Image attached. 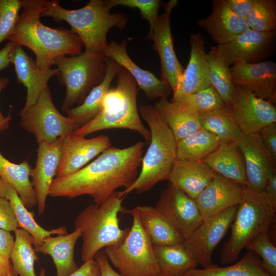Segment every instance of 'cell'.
Listing matches in <instances>:
<instances>
[{
	"label": "cell",
	"mask_w": 276,
	"mask_h": 276,
	"mask_svg": "<svg viewBox=\"0 0 276 276\" xmlns=\"http://www.w3.org/2000/svg\"><path fill=\"white\" fill-rule=\"evenodd\" d=\"M145 143L124 148L110 146L95 160L70 175L55 177L49 196L74 198L89 195L100 205L118 188H129L139 174Z\"/></svg>",
	"instance_id": "cell-1"
},
{
	"label": "cell",
	"mask_w": 276,
	"mask_h": 276,
	"mask_svg": "<svg viewBox=\"0 0 276 276\" xmlns=\"http://www.w3.org/2000/svg\"><path fill=\"white\" fill-rule=\"evenodd\" d=\"M42 3L43 0H22V10L8 39L31 50L37 65L48 70L52 68L58 57L81 54L84 44L71 30L44 25L40 19Z\"/></svg>",
	"instance_id": "cell-2"
},
{
	"label": "cell",
	"mask_w": 276,
	"mask_h": 276,
	"mask_svg": "<svg viewBox=\"0 0 276 276\" xmlns=\"http://www.w3.org/2000/svg\"><path fill=\"white\" fill-rule=\"evenodd\" d=\"M106 0H90L75 10L62 7L58 0H43L40 17L49 16L56 22L64 21L83 43L85 51L102 53L107 46V35L116 27L124 30L128 18L121 12L110 13Z\"/></svg>",
	"instance_id": "cell-3"
},
{
	"label": "cell",
	"mask_w": 276,
	"mask_h": 276,
	"mask_svg": "<svg viewBox=\"0 0 276 276\" xmlns=\"http://www.w3.org/2000/svg\"><path fill=\"white\" fill-rule=\"evenodd\" d=\"M150 132V145L143 156L141 169L135 181L118 192L120 197L135 191L140 194L150 190L158 182L168 179L177 160V141L172 130L154 105H144L139 109Z\"/></svg>",
	"instance_id": "cell-4"
},
{
	"label": "cell",
	"mask_w": 276,
	"mask_h": 276,
	"mask_svg": "<svg viewBox=\"0 0 276 276\" xmlns=\"http://www.w3.org/2000/svg\"><path fill=\"white\" fill-rule=\"evenodd\" d=\"M117 75V85L113 88H109L105 95L100 112L72 134L85 136L103 130L126 129L139 133L148 143L150 132L143 124L137 107L136 99L140 89L124 68L120 66Z\"/></svg>",
	"instance_id": "cell-5"
},
{
	"label": "cell",
	"mask_w": 276,
	"mask_h": 276,
	"mask_svg": "<svg viewBox=\"0 0 276 276\" xmlns=\"http://www.w3.org/2000/svg\"><path fill=\"white\" fill-rule=\"evenodd\" d=\"M123 198L116 191L100 205L89 204L77 215L74 225L81 232L83 262L94 259L99 251L119 244L126 237L129 228L122 229L118 217L126 210L122 206Z\"/></svg>",
	"instance_id": "cell-6"
},
{
	"label": "cell",
	"mask_w": 276,
	"mask_h": 276,
	"mask_svg": "<svg viewBox=\"0 0 276 276\" xmlns=\"http://www.w3.org/2000/svg\"><path fill=\"white\" fill-rule=\"evenodd\" d=\"M276 207L263 192L245 187L231 225V234L220 252L222 264L230 265L237 260L241 250L260 234L268 232L273 222Z\"/></svg>",
	"instance_id": "cell-7"
},
{
	"label": "cell",
	"mask_w": 276,
	"mask_h": 276,
	"mask_svg": "<svg viewBox=\"0 0 276 276\" xmlns=\"http://www.w3.org/2000/svg\"><path fill=\"white\" fill-rule=\"evenodd\" d=\"M59 83L66 93L61 105L65 112L81 104L90 91L103 80L106 72V57L102 53L85 51L74 56H62L54 61Z\"/></svg>",
	"instance_id": "cell-8"
},
{
	"label": "cell",
	"mask_w": 276,
	"mask_h": 276,
	"mask_svg": "<svg viewBox=\"0 0 276 276\" xmlns=\"http://www.w3.org/2000/svg\"><path fill=\"white\" fill-rule=\"evenodd\" d=\"M125 213L132 216V225L120 243L104 248L109 262L123 276H158L154 246L142 227L136 208L126 210Z\"/></svg>",
	"instance_id": "cell-9"
},
{
	"label": "cell",
	"mask_w": 276,
	"mask_h": 276,
	"mask_svg": "<svg viewBox=\"0 0 276 276\" xmlns=\"http://www.w3.org/2000/svg\"><path fill=\"white\" fill-rule=\"evenodd\" d=\"M20 116L21 127L34 135L38 144L54 143L78 129L69 117L58 110L49 86L40 93L34 105L22 109Z\"/></svg>",
	"instance_id": "cell-10"
},
{
	"label": "cell",
	"mask_w": 276,
	"mask_h": 276,
	"mask_svg": "<svg viewBox=\"0 0 276 276\" xmlns=\"http://www.w3.org/2000/svg\"><path fill=\"white\" fill-rule=\"evenodd\" d=\"M237 205L229 207L203 220L195 229L185 244L202 268L212 267V255L234 219Z\"/></svg>",
	"instance_id": "cell-11"
},
{
	"label": "cell",
	"mask_w": 276,
	"mask_h": 276,
	"mask_svg": "<svg viewBox=\"0 0 276 276\" xmlns=\"http://www.w3.org/2000/svg\"><path fill=\"white\" fill-rule=\"evenodd\" d=\"M177 0H171L164 5V12L159 15L151 29L148 39L153 41L152 47L157 52L160 61L161 79L170 85L173 94L176 90L185 68L178 61L174 50L171 30L170 15L177 5Z\"/></svg>",
	"instance_id": "cell-12"
},
{
	"label": "cell",
	"mask_w": 276,
	"mask_h": 276,
	"mask_svg": "<svg viewBox=\"0 0 276 276\" xmlns=\"http://www.w3.org/2000/svg\"><path fill=\"white\" fill-rule=\"evenodd\" d=\"M228 107L244 134H258L265 126L276 123L274 104L241 86L235 85L234 94Z\"/></svg>",
	"instance_id": "cell-13"
},
{
	"label": "cell",
	"mask_w": 276,
	"mask_h": 276,
	"mask_svg": "<svg viewBox=\"0 0 276 276\" xmlns=\"http://www.w3.org/2000/svg\"><path fill=\"white\" fill-rule=\"evenodd\" d=\"M155 207L185 240L202 221L195 200L170 182Z\"/></svg>",
	"instance_id": "cell-14"
},
{
	"label": "cell",
	"mask_w": 276,
	"mask_h": 276,
	"mask_svg": "<svg viewBox=\"0 0 276 276\" xmlns=\"http://www.w3.org/2000/svg\"><path fill=\"white\" fill-rule=\"evenodd\" d=\"M275 31L262 32L248 29L231 41L217 46L228 65L263 61L274 51Z\"/></svg>",
	"instance_id": "cell-15"
},
{
	"label": "cell",
	"mask_w": 276,
	"mask_h": 276,
	"mask_svg": "<svg viewBox=\"0 0 276 276\" xmlns=\"http://www.w3.org/2000/svg\"><path fill=\"white\" fill-rule=\"evenodd\" d=\"M111 146L108 136L101 134L88 139L72 133L64 137L60 163L56 177H61L79 170Z\"/></svg>",
	"instance_id": "cell-16"
},
{
	"label": "cell",
	"mask_w": 276,
	"mask_h": 276,
	"mask_svg": "<svg viewBox=\"0 0 276 276\" xmlns=\"http://www.w3.org/2000/svg\"><path fill=\"white\" fill-rule=\"evenodd\" d=\"M235 85L242 87L256 96L276 102V64L270 60L249 63L242 62L231 68Z\"/></svg>",
	"instance_id": "cell-17"
},
{
	"label": "cell",
	"mask_w": 276,
	"mask_h": 276,
	"mask_svg": "<svg viewBox=\"0 0 276 276\" xmlns=\"http://www.w3.org/2000/svg\"><path fill=\"white\" fill-rule=\"evenodd\" d=\"M244 160L246 187L264 191L270 174L276 171V162L266 149L258 134H242L237 142Z\"/></svg>",
	"instance_id": "cell-18"
},
{
	"label": "cell",
	"mask_w": 276,
	"mask_h": 276,
	"mask_svg": "<svg viewBox=\"0 0 276 276\" xmlns=\"http://www.w3.org/2000/svg\"><path fill=\"white\" fill-rule=\"evenodd\" d=\"M64 138L52 143L38 144L35 166L31 169L30 177L39 214L44 212L49 190L61 161Z\"/></svg>",
	"instance_id": "cell-19"
},
{
	"label": "cell",
	"mask_w": 276,
	"mask_h": 276,
	"mask_svg": "<svg viewBox=\"0 0 276 276\" xmlns=\"http://www.w3.org/2000/svg\"><path fill=\"white\" fill-rule=\"evenodd\" d=\"M127 43L126 39L122 40L121 42L112 40L108 44L103 54L124 68L148 99L152 100L168 97L172 91L169 83L164 80L158 79L151 72L139 67L133 61L127 53Z\"/></svg>",
	"instance_id": "cell-20"
},
{
	"label": "cell",
	"mask_w": 276,
	"mask_h": 276,
	"mask_svg": "<svg viewBox=\"0 0 276 276\" xmlns=\"http://www.w3.org/2000/svg\"><path fill=\"white\" fill-rule=\"evenodd\" d=\"M9 59L14 66L17 82L27 89L26 103L22 108L26 109L36 102L40 93L49 86L50 79L57 75V68H41L22 47L16 44L9 55Z\"/></svg>",
	"instance_id": "cell-21"
},
{
	"label": "cell",
	"mask_w": 276,
	"mask_h": 276,
	"mask_svg": "<svg viewBox=\"0 0 276 276\" xmlns=\"http://www.w3.org/2000/svg\"><path fill=\"white\" fill-rule=\"evenodd\" d=\"M245 187L216 173L212 181L195 199L202 220L238 205Z\"/></svg>",
	"instance_id": "cell-22"
},
{
	"label": "cell",
	"mask_w": 276,
	"mask_h": 276,
	"mask_svg": "<svg viewBox=\"0 0 276 276\" xmlns=\"http://www.w3.org/2000/svg\"><path fill=\"white\" fill-rule=\"evenodd\" d=\"M190 57L173 97L196 93L211 86L204 39L200 33L190 35Z\"/></svg>",
	"instance_id": "cell-23"
},
{
	"label": "cell",
	"mask_w": 276,
	"mask_h": 276,
	"mask_svg": "<svg viewBox=\"0 0 276 276\" xmlns=\"http://www.w3.org/2000/svg\"><path fill=\"white\" fill-rule=\"evenodd\" d=\"M212 4L211 13L197 23L206 31L218 45L231 41L250 29L246 19L234 14L225 0H213Z\"/></svg>",
	"instance_id": "cell-24"
},
{
	"label": "cell",
	"mask_w": 276,
	"mask_h": 276,
	"mask_svg": "<svg viewBox=\"0 0 276 276\" xmlns=\"http://www.w3.org/2000/svg\"><path fill=\"white\" fill-rule=\"evenodd\" d=\"M215 173L202 160L177 159L168 180L195 199L212 181Z\"/></svg>",
	"instance_id": "cell-25"
},
{
	"label": "cell",
	"mask_w": 276,
	"mask_h": 276,
	"mask_svg": "<svg viewBox=\"0 0 276 276\" xmlns=\"http://www.w3.org/2000/svg\"><path fill=\"white\" fill-rule=\"evenodd\" d=\"M106 65V74L102 82L90 91L81 104L65 112L78 128L90 122L102 109L105 96L121 66L117 62L107 57Z\"/></svg>",
	"instance_id": "cell-26"
},
{
	"label": "cell",
	"mask_w": 276,
	"mask_h": 276,
	"mask_svg": "<svg viewBox=\"0 0 276 276\" xmlns=\"http://www.w3.org/2000/svg\"><path fill=\"white\" fill-rule=\"evenodd\" d=\"M81 236L79 229L70 234L50 236L34 249L36 252L51 257L56 269V276H68L79 268L74 259V248Z\"/></svg>",
	"instance_id": "cell-27"
},
{
	"label": "cell",
	"mask_w": 276,
	"mask_h": 276,
	"mask_svg": "<svg viewBox=\"0 0 276 276\" xmlns=\"http://www.w3.org/2000/svg\"><path fill=\"white\" fill-rule=\"evenodd\" d=\"M202 161L215 173L247 186L244 158L237 142H221Z\"/></svg>",
	"instance_id": "cell-28"
},
{
	"label": "cell",
	"mask_w": 276,
	"mask_h": 276,
	"mask_svg": "<svg viewBox=\"0 0 276 276\" xmlns=\"http://www.w3.org/2000/svg\"><path fill=\"white\" fill-rule=\"evenodd\" d=\"M0 197L7 199L13 210L18 228L28 232L33 239V246H40L43 240L50 236L66 234L65 226L50 230L41 227L35 220L34 213L28 210L14 189L0 177Z\"/></svg>",
	"instance_id": "cell-29"
},
{
	"label": "cell",
	"mask_w": 276,
	"mask_h": 276,
	"mask_svg": "<svg viewBox=\"0 0 276 276\" xmlns=\"http://www.w3.org/2000/svg\"><path fill=\"white\" fill-rule=\"evenodd\" d=\"M154 106L172 130L177 142L201 128L199 113L189 106L170 101L168 97L159 99Z\"/></svg>",
	"instance_id": "cell-30"
},
{
	"label": "cell",
	"mask_w": 276,
	"mask_h": 276,
	"mask_svg": "<svg viewBox=\"0 0 276 276\" xmlns=\"http://www.w3.org/2000/svg\"><path fill=\"white\" fill-rule=\"evenodd\" d=\"M154 249L158 265V276H184L199 265L184 242L154 246Z\"/></svg>",
	"instance_id": "cell-31"
},
{
	"label": "cell",
	"mask_w": 276,
	"mask_h": 276,
	"mask_svg": "<svg viewBox=\"0 0 276 276\" xmlns=\"http://www.w3.org/2000/svg\"><path fill=\"white\" fill-rule=\"evenodd\" d=\"M135 208L142 227L154 246L185 242L181 236L155 207L139 205Z\"/></svg>",
	"instance_id": "cell-32"
},
{
	"label": "cell",
	"mask_w": 276,
	"mask_h": 276,
	"mask_svg": "<svg viewBox=\"0 0 276 276\" xmlns=\"http://www.w3.org/2000/svg\"><path fill=\"white\" fill-rule=\"evenodd\" d=\"M31 169L28 161L14 164L0 152V177L11 186L27 209L37 205L35 193L30 180Z\"/></svg>",
	"instance_id": "cell-33"
},
{
	"label": "cell",
	"mask_w": 276,
	"mask_h": 276,
	"mask_svg": "<svg viewBox=\"0 0 276 276\" xmlns=\"http://www.w3.org/2000/svg\"><path fill=\"white\" fill-rule=\"evenodd\" d=\"M14 244L10 261L14 273L18 276H45L42 269L39 275L35 271V263L39 258L33 246V239L25 230L17 228L14 231Z\"/></svg>",
	"instance_id": "cell-34"
},
{
	"label": "cell",
	"mask_w": 276,
	"mask_h": 276,
	"mask_svg": "<svg viewBox=\"0 0 276 276\" xmlns=\"http://www.w3.org/2000/svg\"><path fill=\"white\" fill-rule=\"evenodd\" d=\"M199 114L201 128L215 134L221 142H238L240 139L242 132L226 106Z\"/></svg>",
	"instance_id": "cell-35"
},
{
	"label": "cell",
	"mask_w": 276,
	"mask_h": 276,
	"mask_svg": "<svg viewBox=\"0 0 276 276\" xmlns=\"http://www.w3.org/2000/svg\"><path fill=\"white\" fill-rule=\"evenodd\" d=\"M184 276H271L264 267L261 259L249 251L242 259L232 265L219 267L216 265L202 269L191 270Z\"/></svg>",
	"instance_id": "cell-36"
},
{
	"label": "cell",
	"mask_w": 276,
	"mask_h": 276,
	"mask_svg": "<svg viewBox=\"0 0 276 276\" xmlns=\"http://www.w3.org/2000/svg\"><path fill=\"white\" fill-rule=\"evenodd\" d=\"M220 143L215 134L200 128L177 142V159L202 160L215 150Z\"/></svg>",
	"instance_id": "cell-37"
},
{
	"label": "cell",
	"mask_w": 276,
	"mask_h": 276,
	"mask_svg": "<svg viewBox=\"0 0 276 276\" xmlns=\"http://www.w3.org/2000/svg\"><path fill=\"white\" fill-rule=\"evenodd\" d=\"M211 85L228 107L235 92L229 65L224 60L217 47H212L206 53Z\"/></svg>",
	"instance_id": "cell-38"
},
{
	"label": "cell",
	"mask_w": 276,
	"mask_h": 276,
	"mask_svg": "<svg viewBox=\"0 0 276 276\" xmlns=\"http://www.w3.org/2000/svg\"><path fill=\"white\" fill-rule=\"evenodd\" d=\"M246 20L253 30L262 32L275 31L276 1L256 0Z\"/></svg>",
	"instance_id": "cell-39"
},
{
	"label": "cell",
	"mask_w": 276,
	"mask_h": 276,
	"mask_svg": "<svg viewBox=\"0 0 276 276\" xmlns=\"http://www.w3.org/2000/svg\"><path fill=\"white\" fill-rule=\"evenodd\" d=\"M171 101L189 106L199 114L225 105L219 94L212 85L195 93L173 97Z\"/></svg>",
	"instance_id": "cell-40"
},
{
	"label": "cell",
	"mask_w": 276,
	"mask_h": 276,
	"mask_svg": "<svg viewBox=\"0 0 276 276\" xmlns=\"http://www.w3.org/2000/svg\"><path fill=\"white\" fill-rule=\"evenodd\" d=\"M245 248L260 256L266 270L271 276H276V247L270 240L268 232L259 235Z\"/></svg>",
	"instance_id": "cell-41"
},
{
	"label": "cell",
	"mask_w": 276,
	"mask_h": 276,
	"mask_svg": "<svg viewBox=\"0 0 276 276\" xmlns=\"http://www.w3.org/2000/svg\"><path fill=\"white\" fill-rule=\"evenodd\" d=\"M21 8L22 0H0V44L12 34Z\"/></svg>",
	"instance_id": "cell-42"
},
{
	"label": "cell",
	"mask_w": 276,
	"mask_h": 276,
	"mask_svg": "<svg viewBox=\"0 0 276 276\" xmlns=\"http://www.w3.org/2000/svg\"><path fill=\"white\" fill-rule=\"evenodd\" d=\"M109 7L121 6L131 8H137L142 18L147 20L151 29L155 23L159 9L162 4L159 0H106Z\"/></svg>",
	"instance_id": "cell-43"
},
{
	"label": "cell",
	"mask_w": 276,
	"mask_h": 276,
	"mask_svg": "<svg viewBox=\"0 0 276 276\" xmlns=\"http://www.w3.org/2000/svg\"><path fill=\"white\" fill-rule=\"evenodd\" d=\"M17 228L18 224L9 201L0 197V229L10 232Z\"/></svg>",
	"instance_id": "cell-44"
},
{
	"label": "cell",
	"mask_w": 276,
	"mask_h": 276,
	"mask_svg": "<svg viewBox=\"0 0 276 276\" xmlns=\"http://www.w3.org/2000/svg\"><path fill=\"white\" fill-rule=\"evenodd\" d=\"M258 134L264 146L276 162V123L265 126Z\"/></svg>",
	"instance_id": "cell-45"
},
{
	"label": "cell",
	"mask_w": 276,
	"mask_h": 276,
	"mask_svg": "<svg viewBox=\"0 0 276 276\" xmlns=\"http://www.w3.org/2000/svg\"><path fill=\"white\" fill-rule=\"evenodd\" d=\"M231 10L236 15L246 19L256 0H225Z\"/></svg>",
	"instance_id": "cell-46"
},
{
	"label": "cell",
	"mask_w": 276,
	"mask_h": 276,
	"mask_svg": "<svg viewBox=\"0 0 276 276\" xmlns=\"http://www.w3.org/2000/svg\"><path fill=\"white\" fill-rule=\"evenodd\" d=\"M94 259L100 267L101 276H123L113 269L104 249L99 251L95 256Z\"/></svg>",
	"instance_id": "cell-47"
},
{
	"label": "cell",
	"mask_w": 276,
	"mask_h": 276,
	"mask_svg": "<svg viewBox=\"0 0 276 276\" xmlns=\"http://www.w3.org/2000/svg\"><path fill=\"white\" fill-rule=\"evenodd\" d=\"M14 244L10 232L0 229V256L9 260Z\"/></svg>",
	"instance_id": "cell-48"
},
{
	"label": "cell",
	"mask_w": 276,
	"mask_h": 276,
	"mask_svg": "<svg viewBox=\"0 0 276 276\" xmlns=\"http://www.w3.org/2000/svg\"><path fill=\"white\" fill-rule=\"evenodd\" d=\"M68 276H101L100 267L97 261L91 260L83 264Z\"/></svg>",
	"instance_id": "cell-49"
},
{
	"label": "cell",
	"mask_w": 276,
	"mask_h": 276,
	"mask_svg": "<svg viewBox=\"0 0 276 276\" xmlns=\"http://www.w3.org/2000/svg\"><path fill=\"white\" fill-rule=\"evenodd\" d=\"M263 192L276 207V171H273L269 175Z\"/></svg>",
	"instance_id": "cell-50"
},
{
	"label": "cell",
	"mask_w": 276,
	"mask_h": 276,
	"mask_svg": "<svg viewBox=\"0 0 276 276\" xmlns=\"http://www.w3.org/2000/svg\"><path fill=\"white\" fill-rule=\"evenodd\" d=\"M9 82L10 79L7 77L0 78V95L2 91L6 88ZM11 119L10 113L5 117L2 114L0 111V132H3L8 128Z\"/></svg>",
	"instance_id": "cell-51"
},
{
	"label": "cell",
	"mask_w": 276,
	"mask_h": 276,
	"mask_svg": "<svg viewBox=\"0 0 276 276\" xmlns=\"http://www.w3.org/2000/svg\"><path fill=\"white\" fill-rule=\"evenodd\" d=\"M15 43L9 41L0 50V71L8 68L11 64L9 55Z\"/></svg>",
	"instance_id": "cell-52"
},
{
	"label": "cell",
	"mask_w": 276,
	"mask_h": 276,
	"mask_svg": "<svg viewBox=\"0 0 276 276\" xmlns=\"http://www.w3.org/2000/svg\"><path fill=\"white\" fill-rule=\"evenodd\" d=\"M11 266L10 260L0 256V276H8Z\"/></svg>",
	"instance_id": "cell-53"
},
{
	"label": "cell",
	"mask_w": 276,
	"mask_h": 276,
	"mask_svg": "<svg viewBox=\"0 0 276 276\" xmlns=\"http://www.w3.org/2000/svg\"><path fill=\"white\" fill-rule=\"evenodd\" d=\"M8 276H18L17 274H16L13 271V269H12V267L11 266V269H10V272H9V275Z\"/></svg>",
	"instance_id": "cell-54"
}]
</instances>
